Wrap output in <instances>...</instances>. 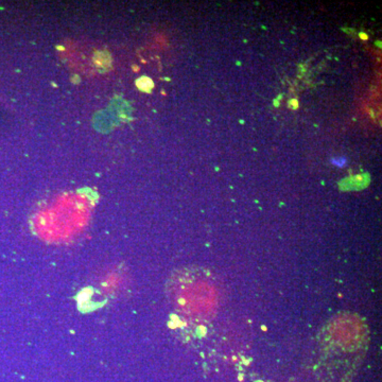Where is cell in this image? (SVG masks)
Here are the masks:
<instances>
[{"label":"cell","instance_id":"cell-1","mask_svg":"<svg viewBox=\"0 0 382 382\" xmlns=\"http://www.w3.org/2000/svg\"><path fill=\"white\" fill-rule=\"evenodd\" d=\"M137 86L142 91H150L151 88L153 87V82L151 81V79L146 78V76H143V78H140L139 80H137Z\"/></svg>","mask_w":382,"mask_h":382},{"label":"cell","instance_id":"cell-2","mask_svg":"<svg viewBox=\"0 0 382 382\" xmlns=\"http://www.w3.org/2000/svg\"><path fill=\"white\" fill-rule=\"evenodd\" d=\"M331 163L333 166H337L340 168H343L345 167L346 164V158L345 157H337V158H332Z\"/></svg>","mask_w":382,"mask_h":382},{"label":"cell","instance_id":"cell-3","mask_svg":"<svg viewBox=\"0 0 382 382\" xmlns=\"http://www.w3.org/2000/svg\"><path fill=\"white\" fill-rule=\"evenodd\" d=\"M360 37H362V39H367V35L365 33H360Z\"/></svg>","mask_w":382,"mask_h":382}]
</instances>
